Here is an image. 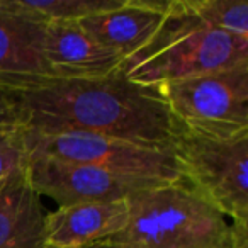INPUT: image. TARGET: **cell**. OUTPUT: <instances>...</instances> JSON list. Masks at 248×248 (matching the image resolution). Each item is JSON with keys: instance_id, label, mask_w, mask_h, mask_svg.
I'll return each instance as SVG.
<instances>
[{"instance_id": "16", "label": "cell", "mask_w": 248, "mask_h": 248, "mask_svg": "<svg viewBox=\"0 0 248 248\" xmlns=\"http://www.w3.org/2000/svg\"><path fill=\"white\" fill-rule=\"evenodd\" d=\"M16 126H19V114L12 93L0 87V128H16Z\"/></svg>"}, {"instance_id": "4", "label": "cell", "mask_w": 248, "mask_h": 248, "mask_svg": "<svg viewBox=\"0 0 248 248\" xmlns=\"http://www.w3.org/2000/svg\"><path fill=\"white\" fill-rule=\"evenodd\" d=\"M173 156L184 182L248 238V133L216 138L184 131Z\"/></svg>"}, {"instance_id": "15", "label": "cell", "mask_w": 248, "mask_h": 248, "mask_svg": "<svg viewBox=\"0 0 248 248\" xmlns=\"http://www.w3.org/2000/svg\"><path fill=\"white\" fill-rule=\"evenodd\" d=\"M28 163L24 129L0 128V182L19 172H24Z\"/></svg>"}, {"instance_id": "7", "label": "cell", "mask_w": 248, "mask_h": 248, "mask_svg": "<svg viewBox=\"0 0 248 248\" xmlns=\"http://www.w3.org/2000/svg\"><path fill=\"white\" fill-rule=\"evenodd\" d=\"M24 172L39 197L46 196L60 206L124 201L150 187L170 184L119 175L99 167L70 163L48 156H28Z\"/></svg>"}, {"instance_id": "13", "label": "cell", "mask_w": 248, "mask_h": 248, "mask_svg": "<svg viewBox=\"0 0 248 248\" xmlns=\"http://www.w3.org/2000/svg\"><path fill=\"white\" fill-rule=\"evenodd\" d=\"M9 9L17 14L41 22H80L93 14L110 11L123 0H53V2H31V0H4Z\"/></svg>"}, {"instance_id": "10", "label": "cell", "mask_w": 248, "mask_h": 248, "mask_svg": "<svg viewBox=\"0 0 248 248\" xmlns=\"http://www.w3.org/2000/svg\"><path fill=\"white\" fill-rule=\"evenodd\" d=\"M169 2L123 0L110 11L82 19L80 26L104 48L123 60L146 46L162 26Z\"/></svg>"}, {"instance_id": "17", "label": "cell", "mask_w": 248, "mask_h": 248, "mask_svg": "<svg viewBox=\"0 0 248 248\" xmlns=\"http://www.w3.org/2000/svg\"><path fill=\"white\" fill-rule=\"evenodd\" d=\"M43 248H58V247H49V245H45Z\"/></svg>"}, {"instance_id": "2", "label": "cell", "mask_w": 248, "mask_h": 248, "mask_svg": "<svg viewBox=\"0 0 248 248\" xmlns=\"http://www.w3.org/2000/svg\"><path fill=\"white\" fill-rule=\"evenodd\" d=\"M248 66V39L216 29L194 0H169L162 26L140 51L123 62L121 73L141 85L165 83Z\"/></svg>"}, {"instance_id": "18", "label": "cell", "mask_w": 248, "mask_h": 248, "mask_svg": "<svg viewBox=\"0 0 248 248\" xmlns=\"http://www.w3.org/2000/svg\"><path fill=\"white\" fill-rule=\"evenodd\" d=\"M5 180H7V179H5ZM5 180H2V182H0V187H2V184H4V182H5Z\"/></svg>"}, {"instance_id": "14", "label": "cell", "mask_w": 248, "mask_h": 248, "mask_svg": "<svg viewBox=\"0 0 248 248\" xmlns=\"http://www.w3.org/2000/svg\"><path fill=\"white\" fill-rule=\"evenodd\" d=\"M194 4L204 21L213 28L248 39L247 0H194Z\"/></svg>"}, {"instance_id": "9", "label": "cell", "mask_w": 248, "mask_h": 248, "mask_svg": "<svg viewBox=\"0 0 248 248\" xmlns=\"http://www.w3.org/2000/svg\"><path fill=\"white\" fill-rule=\"evenodd\" d=\"M45 24L31 21L0 0V87L21 92L51 82L41 53Z\"/></svg>"}, {"instance_id": "5", "label": "cell", "mask_w": 248, "mask_h": 248, "mask_svg": "<svg viewBox=\"0 0 248 248\" xmlns=\"http://www.w3.org/2000/svg\"><path fill=\"white\" fill-rule=\"evenodd\" d=\"M184 131L231 138L248 133V66L158 87Z\"/></svg>"}, {"instance_id": "12", "label": "cell", "mask_w": 248, "mask_h": 248, "mask_svg": "<svg viewBox=\"0 0 248 248\" xmlns=\"http://www.w3.org/2000/svg\"><path fill=\"white\" fill-rule=\"evenodd\" d=\"M46 216L26 172L9 177L0 187V248H43Z\"/></svg>"}, {"instance_id": "8", "label": "cell", "mask_w": 248, "mask_h": 248, "mask_svg": "<svg viewBox=\"0 0 248 248\" xmlns=\"http://www.w3.org/2000/svg\"><path fill=\"white\" fill-rule=\"evenodd\" d=\"M41 53L53 80H87L116 75L124 62L119 55L97 43L80 22L45 24Z\"/></svg>"}, {"instance_id": "6", "label": "cell", "mask_w": 248, "mask_h": 248, "mask_svg": "<svg viewBox=\"0 0 248 248\" xmlns=\"http://www.w3.org/2000/svg\"><path fill=\"white\" fill-rule=\"evenodd\" d=\"M28 156H48L92 165L128 177L184 182L172 152L90 133H38L24 129Z\"/></svg>"}, {"instance_id": "3", "label": "cell", "mask_w": 248, "mask_h": 248, "mask_svg": "<svg viewBox=\"0 0 248 248\" xmlns=\"http://www.w3.org/2000/svg\"><path fill=\"white\" fill-rule=\"evenodd\" d=\"M124 228L92 248H248V238L186 182L128 197Z\"/></svg>"}, {"instance_id": "11", "label": "cell", "mask_w": 248, "mask_h": 248, "mask_svg": "<svg viewBox=\"0 0 248 248\" xmlns=\"http://www.w3.org/2000/svg\"><path fill=\"white\" fill-rule=\"evenodd\" d=\"M128 221V201L58 206L48 213L45 245L58 248H92L114 236Z\"/></svg>"}, {"instance_id": "1", "label": "cell", "mask_w": 248, "mask_h": 248, "mask_svg": "<svg viewBox=\"0 0 248 248\" xmlns=\"http://www.w3.org/2000/svg\"><path fill=\"white\" fill-rule=\"evenodd\" d=\"M19 126L38 133H90L173 153L184 129L158 87L123 73L87 80H51L11 92Z\"/></svg>"}]
</instances>
